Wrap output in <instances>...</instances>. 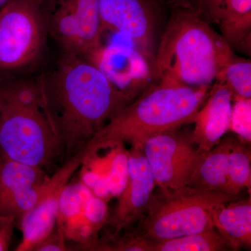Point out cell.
I'll return each mask as SVG.
<instances>
[{
    "label": "cell",
    "mask_w": 251,
    "mask_h": 251,
    "mask_svg": "<svg viewBox=\"0 0 251 251\" xmlns=\"http://www.w3.org/2000/svg\"><path fill=\"white\" fill-rule=\"evenodd\" d=\"M64 156L85 150L92 138L131 99L81 56L64 53L37 80Z\"/></svg>",
    "instance_id": "1"
},
{
    "label": "cell",
    "mask_w": 251,
    "mask_h": 251,
    "mask_svg": "<svg viewBox=\"0 0 251 251\" xmlns=\"http://www.w3.org/2000/svg\"><path fill=\"white\" fill-rule=\"evenodd\" d=\"M210 87L158 80L109 120L87 145L86 153L124 143L143 146L153 135L193 124Z\"/></svg>",
    "instance_id": "2"
},
{
    "label": "cell",
    "mask_w": 251,
    "mask_h": 251,
    "mask_svg": "<svg viewBox=\"0 0 251 251\" xmlns=\"http://www.w3.org/2000/svg\"><path fill=\"white\" fill-rule=\"evenodd\" d=\"M234 54L228 43L199 13L173 8L153 66L158 80L211 87Z\"/></svg>",
    "instance_id": "3"
},
{
    "label": "cell",
    "mask_w": 251,
    "mask_h": 251,
    "mask_svg": "<svg viewBox=\"0 0 251 251\" xmlns=\"http://www.w3.org/2000/svg\"><path fill=\"white\" fill-rule=\"evenodd\" d=\"M63 156L37 81L0 80V157L44 169Z\"/></svg>",
    "instance_id": "4"
},
{
    "label": "cell",
    "mask_w": 251,
    "mask_h": 251,
    "mask_svg": "<svg viewBox=\"0 0 251 251\" xmlns=\"http://www.w3.org/2000/svg\"><path fill=\"white\" fill-rule=\"evenodd\" d=\"M239 196L186 187L161 190L136 232L148 243L184 237L214 227L213 215Z\"/></svg>",
    "instance_id": "5"
},
{
    "label": "cell",
    "mask_w": 251,
    "mask_h": 251,
    "mask_svg": "<svg viewBox=\"0 0 251 251\" xmlns=\"http://www.w3.org/2000/svg\"><path fill=\"white\" fill-rule=\"evenodd\" d=\"M46 31L64 53L87 57L101 46L98 0H38Z\"/></svg>",
    "instance_id": "6"
},
{
    "label": "cell",
    "mask_w": 251,
    "mask_h": 251,
    "mask_svg": "<svg viewBox=\"0 0 251 251\" xmlns=\"http://www.w3.org/2000/svg\"><path fill=\"white\" fill-rule=\"evenodd\" d=\"M46 31L38 0H11L0 9V72L18 70L40 55Z\"/></svg>",
    "instance_id": "7"
},
{
    "label": "cell",
    "mask_w": 251,
    "mask_h": 251,
    "mask_svg": "<svg viewBox=\"0 0 251 251\" xmlns=\"http://www.w3.org/2000/svg\"><path fill=\"white\" fill-rule=\"evenodd\" d=\"M143 150L156 186L171 191L189 186L203 154L181 128L150 137Z\"/></svg>",
    "instance_id": "8"
},
{
    "label": "cell",
    "mask_w": 251,
    "mask_h": 251,
    "mask_svg": "<svg viewBox=\"0 0 251 251\" xmlns=\"http://www.w3.org/2000/svg\"><path fill=\"white\" fill-rule=\"evenodd\" d=\"M251 150L238 137H223L203 153L188 187L239 196L251 189Z\"/></svg>",
    "instance_id": "9"
},
{
    "label": "cell",
    "mask_w": 251,
    "mask_h": 251,
    "mask_svg": "<svg viewBox=\"0 0 251 251\" xmlns=\"http://www.w3.org/2000/svg\"><path fill=\"white\" fill-rule=\"evenodd\" d=\"M98 4L103 29L127 36L132 45L154 62L161 23L157 0H98Z\"/></svg>",
    "instance_id": "10"
},
{
    "label": "cell",
    "mask_w": 251,
    "mask_h": 251,
    "mask_svg": "<svg viewBox=\"0 0 251 251\" xmlns=\"http://www.w3.org/2000/svg\"><path fill=\"white\" fill-rule=\"evenodd\" d=\"M85 59L131 100L158 81L153 61L133 46L101 44Z\"/></svg>",
    "instance_id": "11"
},
{
    "label": "cell",
    "mask_w": 251,
    "mask_h": 251,
    "mask_svg": "<svg viewBox=\"0 0 251 251\" xmlns=\"http://www.w3.org/2000/svg\"><path fill=\"white\" fill-rule=\"evenodd\" d=\"M127 177L118 203L106 224L112 235H117L146 215L154 200L156 186L151 170L143 153V146L132 145L126 151Z\"/></svg>",
    "instance_id": "12"
},
{
    "label": "cell",
    "mask_w": 251,
    "mask_h": 251,
    "mask_svg": "<svg viewBox=\"0 0 251 251\" xmlns=\"http://www.w3.org/2000/svg\"><path fill=\"white\" fill-rule=\"evenodd\" d=\"M85 150L69 158L51 177H48L35 205L20 221L22 242L18 251H30L34 244L48 235L57 222L61 195L68 181L85 159Z\"/></svg>",
    "instance_id": "13"
},
{
    "label": "cell",
    "mask_w": 251,
    "mask_h": 251,
    "mask_svg": "<svg viewBox=\"0 0 251 251\" xmlns=\"http://www.w3.org/2000/svg\"><path fill=\"white\" fill-rule=\"evenodd\" d=\"M49 176L39 167L0 157V214L18 224L35 205Z\"/></svg>",
    "instance_id": "14"
},
{
    "label": "cell",
    "mask_w": 251,
    "mask_h": 251,
    "mask_svg": "<svg viewBox=\"0 0 251 251\" xmlns=\"http://www.w3.org/2000/svg\"><path fill=\"white\" fill-rule=\"evenodd\" d=\"M233 97L224 82L215 81L193 124V141L201 153L219 143L230 127Z\"/></svg>",
    "instance_id": "15"
},
{
    "label": "cell",
    "mask_w": 251,
    "mask_h": 251,
    "mask_svg": "<svg viewBox=\"0 0 251 251\" xmlns=\"http://www.w3.org/2000/svg\"><path fill=\"white\" fill-rule=\"evenodd\" d=\"M199 14L232 49L251 53V0H202Z\"/></svg>",
    "instance_id": "16"
},
{
    "label": "cell",
    "mask_w": 251,
    "mask_h": 251,
    "mask_svg": "<svg viewBox=\"0 0 251 251\" xmlns=\"http://www.w3.org/2000/svg\"><path fill=\"white\" fill-rule=\"evenodd\" d=\"M214 226L231 251L251 247V199L238 198L219 206L213 215Z\"/></svg>",
    "instance_id": "17"
},
{
    "label": "cell",
    "mask_w": 251,
    "mask_h": 251,
    "mask_svg": "<svg viewBox=\"0 0 251 251\" xmlns=\"http://www.w3.org/2000/svg\"><path fill=\"white\" fill-rule=\"evenodd\" d=\"M223 251L231 249L215 227L184 237L149 243V251Z\"/></svg>",
    "instance_id": "18"
},
{
    "label": "cell",
    "mask_w": 251,
    "mask_h": 251,
    "mask_svg": "<svg viewBox=\"0 0 251 251\" xmlns=\"http://www.w3.org/2000/svg\"><path fill=\"white\" fill-rule=\"evenodd\" d=\"M216 81L228 87L233 99H251V62L233 54L226 63Z\"/></svg>",
    "instance_id": "19"
},
{
    "label": "cell",
    "mask_w": 251,
    "mask_h": 251,
    "mask_svg": "<svg viewBox=\"0 0 251 251\" xmlns=\"http://www.w3.org/2000/svg\"><path fill=\"white\" fill-rule=\"evenodd\" d=\"M230 127L238 135L248 143L251 142V99H233Z\"/></svg>",
    "instance_id": "20"
},
{
    "label": "cell",
    "mask_w": 251,
    "mask_h": 251,
    "mask_svg": "<svg viewBox=\"0 0 251 251\" xmlns=\"http://www.w3.org/2000/svg\"><path fill=\"white\" fill-rule=\"evenodd\" d=\"M65 239L62 229L57 224L48 235L34 244L30 251H69L66 245Z\"/></svg>",
    "instance_id": "21"
},
{
    "label": "cell",
    "mask_w": 251,
    "mask_h": 251,
    "mask_svg": "<svg viewBox=\"0 0 251 251\" xmlns=\"http://www.w3.org/2000/svg\"><path fill=\"white\" fill-rule=\"evenodd\" d=\"M16 225L14 216L0 214V251L9 250Z\"/></svg>",
    "instance_id": "22"
},
{
    "label": "cell",
    "mask_w": 251,
    "mask_h": 251,
    "mask_svg": "<svg viewBox=\"0 0 251 251\" xmlns=\"http://www.w3.org/2000/svg\"><path fill=\"white\" fill-rule=\"evenodd\" d=\"M173 8H182L199 13L202 0H168Z\"/></svg>",
    "instance_id": "23"
},
{
    "label": "cell",
    "mask_w": 251,
    "mask_h": 251,
    "mask_svg": "<svg viewBox=\"0 0 251 251\" xmlns=\"http://www.w3.org/2000/svg\"><path fill=\"white\" fill-rule=\"evenodd\" d=\"M11 0H0V9L5 6L7 3H9Z\"/></svg>",
    "instance_id": "24"
}]
</instances>
